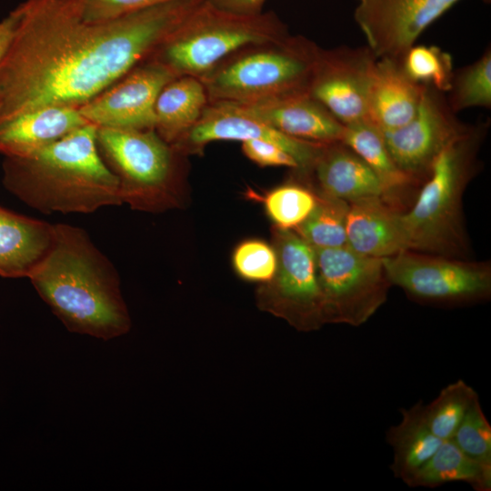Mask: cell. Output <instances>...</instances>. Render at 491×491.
Segmentation results:
<instances>
[{
  "label": "cell",
  "instance_id": "d4e9b609",
  "mask_svg": "<svg viewBox=\"0 0 491 491\" xmlns=\"http://www.w3.org/2000/svg\"><path fill=\"white\" fill-rule=\"evenodd\" d=\"M464 482L476 491L491 490V466L466 455L452 439L436 451L405 482L410 487H437Z\"/></svg>",
  "mask_w": 491,
  "mask_h": 491
},
{
  "label": "cell",
  "instance_id": "603a6c76",
  "mask_svg": "<svg viewBox=\"0 0 491 491\" xmlns=\"http://www.w3.org/2000/svg\"><path fill=\"white\" fill-rule=\"evenodd\" d=\"M208 103L199 78L189 75L174 78L156 98L155 130L172 145L198 122Z\"/></svg>",
  "mask_w": 491,
  "mask_h": 491
},
{
  "label": "cell",
  "instance_id": "1f68e13d",
  "mask_svg": "<svg viewBox=\"0 0 491 491\" xmlns=\"http://www.w3.org/2000/svg\"><path fill=\"white\" fill-rule=\"evenodd\" d=\"M452 440L471 458L491 466V426L479 399L469 408Z\"/></svg>",
  "mask_w": 491,
  "mask_h": 491
},
{
  "label": "cell",
  "instance_id": "e575fe53",
  "mask_svg": "<svg viewBox=\"0 0 491 491\" xmlns=\"http://www.w3.org/2000/svg\"><path fill=\"white\" fill-rule=\"evenodd\" d=\"M213 6L232 14L255 15L262 13L266 0H205Z\"/></svg>",
  "mask_w": 491,
  "mask_h": 491
},
{
  "label": "cell",
  "instance_id": "6da1fadb",
  "mask_svg": "<svg viewBox=\"0 0 491 491\" xmlns=\"http://www.w3.org/2000/svg\"><path fill=\"white\" fill-rule=\"evenodd\" d=\"M202 0L89 22L82 0H26L0 63V123L45 106L80 107L150 60Z\"/></svg>",
  "mask_w": 491,
  "mask_h": 491
},
{
  "label": "cell",
  "instance_id": "8fae6325",
  "mask_svg": "<svg viewBox=\"0 0 491 491\" xmlns=\"http://www.w3.org/2000/svg\"><path fill=\"white\" fill-rule=\"evenodd\" d=\"M456 115L444 93L424 85L415 116L397 129L383 132L398 167L419 182L425 181L437 155L469 126Z\"/></svg>",
  "mask_w": 491,
  "mask_h": 491
},
{
  "label": "cell",
  "instance_id": "4fadbf2b",
  "mask_svg": "<svg viewBox=\"0 0 491 491\" xmlns=\"http://www.w3.org/2000/svg\"><path fill=\"white\" fill-rule=\"evenodd\" d=\"M354 18L376 58L402 62L418 36L460 0H356Z\"/></svg>",
  "mask_w": 491,
  "mask_h": 491
},
{
  "label": "cell",
  "instance_id": "7c38bea8",
  "mask_svg": "<svg viewBox=\"0 0 491 491\" xmlns=\"http://www.w3.org/2000/svg\"><path fill=\"white\" fill-rule=\"evenodd\" d=\"M376 59L367 46L320 48L309 95L344 125L367 120Z\"/></svg>",
  "mask_w": 491,
  "mask_h": 491
},
{
  "label": "cell",
  "instance_id": "d6a6232c",
  "mask_svg": "<svg viewBox=\"0 0 491 491\" xmlns=\"http://www.w3.org/2000/svg\"><path fill=\"white\" fill-rule=\"evenodd\" d=\"M177 0H82V16L95 22Z\"/></svg>",
  "mask_w": 491,
  "mask_h": 491
},
{
  "label": "cell",
  "instance_id": "30bf717a",
  "mask_svg": "<svg viewBox=\"0 0 491 491\" xmlns=\"http://www.w3.org/2000/svg\"><path fill=\"white\" fill-rule=\"evenodd\" d=\"M277 269L269 288V309L301 331L324 325L315 249L295 231L276 230Z\"/></svg>",
  "mask_w": 491,
  "mask_h": 491
},
{
  "label": "cell",
  "instance_id": "83f0119b",
  "mask_svg": "<svg viewBox=\"0 0 491 491\" xmlns=\"http://www.w3.org/2000/svg\"><path fill=\"white\" fill-rule=\"evenodd\" d=\"M446 97L454 113L471 107H491V50L474 63L454 71Z\"/></svg>",
  "mask_w": 491,
  "mask_h": 491
},
{
  "label": "cell",
  "instance_id": "836d02e7",
  "mask_svg": "<svg viewBox=\"0 0 491 491\" xmlns=\"http://www.w3.org/2000/svg\"><path fill=\"white\" fill-rule=\"evenodd\" d=\"M245 155L261 166H286L296 171V159L280 145L266 140H246L242 142Z\"/></svg>",
  "mask_w": 491,
  "mask_h": 491
},
{
  "label": "cell",
  "instance_id": "e0dca14e",
  "mask_svg": "<svg viewBox=\"0 0 491 491\" xmlns=\"http://www.w3.org/2000/svg\"><path fill=\"white\" fill-rule=\"evenodd\" d=\"M399 211L381 197L349 204L346 220L347 246L377 258L409 250V240Z\"/></svg>",
  "mask_w": 491,
  "mask_h": 491
},
{
  "label": "cell",
  "instance_id": "277c9868",
  "mask_svg": "<svg viewBox=\"0 0 491 491\" xmlns=\"http://www.w3.org/2000/svg\"><path fill=\"white\" fill-rule=\"evenodd\" d=\"M485 123L469 125L434 161L413 205L402 213L409 250L465 258L468 243L463 222L464 192L478 171Z\"/></svg>",
  "mask_w": 491,
  "mask_h": 491
},
{
  "label": "cell",
  "instance_id": "9a60e30c",
  "mask_svg": "<svg viewBox=\"0 0 491 491\" xmlns=\"http://www.w3.org/2000/svg\"><path fill=\"white\" fill-rule=\"evenodd\" d=\"M266 140L287 151L298 171L308 176L325 144L291 137L229 102H209L198 122L172 146L178 153H195L214 141Z\"/></svg>",
  "mask_w": 491,
  "mask_h": 491
},
{
  "label": "cell",
  "instance_id": "cb8c5ba5",
  "mask_svg": "<svg viewBox=\"0 0 491 491\" xmlns=\"http://www.w3.org/2000/svg\"><path fill=\"white\" fill-rule=\"evenodd\" d=\"M419 401L401 409V421L386 432V440L393 451V475L406 482L439 447L442 440L429 429Z\"/></svg>",
  "mask_w": 491,
  "mask_h": 491
},
{
  "label": "cell",
  "instance_id": "5bb4252c",
  "mask_svg": "<svg viewBox=\"0 0 491 491\" xmlns=\"http://www.w3.org/2000/svg\"><path fill=\"white\" fill-rule=\"evenodd\" d=\"M177 76L162 63L150 59L78 107L97 127L155 129V105L162 88Z\"/></svg>",
  "mask_w": 491,
  "mask_h": 491
},
{
  "label": "cell",
  "instance_id": "9c48e42d",
  "mask_svg": "<svg viewBox=\"0 0 491 491\" xmlns=\"http://www.w3.org/2000/svg\"><path fill=\"white\" fill-rule=\"evenodd\" d=\"M315 251L324 323L351 326L366 323L386 303L391 286L382 258L348 246Z\"/></svg>",
  "mask_w": 491,
  "mask_h": 491
},
{
  "label": "cell",
  "instance_id": "3957f363",
  "mask_svg": "<svg viewBox=\"0 0 491 491\" xmlns=\"http://www.w3.org/2000/svg\"><path fill=\"white\" fill-rule=\"evenodd\" d=\"M97 126L88 123L25 157H6L4 184L43 214H91L122 204L116 176L103 160Z\"/></svg>",
  "mask_w": 491,
  "mask_h": 491
},
{
  "label": "cell",
  "instance_id": "484cf974",
  "mask_svg": "<svg viewBox=\"0 0 491 491\" xmlns=\"http://www.w3.org/2000/svg\"><path fill=\"white\" fill-rule=\"evenodd\" d=\"M349 203L317 193V202L306 220L294 230L313 248L347 246Z\"/></svg>",
  "mask_w": 491,
  "mask_h": 491
},
{
  "label": "cell",
  "instance_id": "ba28073f",
  "mask_svg": "<svg viewBox=\"0 0 491 491\" xmlns=\"http://www.w3.org/2000/svg\"><path fill=\"white\" fill-rule=\"evenodd\" d=\"M382 263L389 284L421 303L461 305L491 296L488 262L404 250L382 258Z\"/></svg>",
  "mask_w": 491,
  "mask_h": 491
},
{
  "label": "cell",
  "instance_id": "d590c367",
  "mask_svg": "<svg viewBox=\"0 0 491 491\" xmlns=\"http://www.w3.org/2000/svg\"><path fill=\"white\" fill-rule=\"evenodd\" d=\"M18 20L19 15L16 8L11 11L7 16L0 20V63L14 38Z\"/></svg>",
  "mask_w": 491,
  "mask_h": 491
},
{
  "label": "cell",
  "instance_id": "d6986e66",
  "mask_svg": "<svg viewBox=\"0 0 491 491\" xmlns=\"http://www.w3.org/2000/svg\"><path fill=\"white\" fill-rule=\"evenodd\" d=\"M424 84L412 80L402 62L377 58L367 103V120L382 132L406 125L416 115Z\"/></svg>",
  "mask_w": 491,
  "mask_h": 491
},
{
  "label": "cell",
  "instance_id": "52a82bcc",
  "mask_svg": "<svg viewBox=\"0 0 491 491\" xmlns=\"http://www.w3.org/2000/svg\"><path fill=\"white\" fill-rule=\"evenodd\" d=\"M96 142L117 178L122 204L142 210L173 204L178 152L155 129L97 127Z\"/></svg>",
  "mask_w": 491,
  "mask_h": 491
},
{
  "label": "cell",
  "instance_id": "ac0fdd59",
  "mask_svg": "<svg viewBox=\"0 0 491 491\" xmlns=\"http://www.w3.org/2000/svg\"><path fill=\"white\" fill-rule=\"evenodd\" d=\"M88 122L77 107L52 105L0 123V153L25 157L60 140Z\"/></svg>",
  "mask_w": 491,
  "mask_h": 491
},
{
  "label": "cell",
  "instance_id": "f1b7e54d",
  "mask_svg": "<svg viewBox=\"0 0 491 491\" xmlns=\"http://www.w3.org/2000/svg\"><path fill=\"white\" fill-rule=\"evenodd\" d=\"M402 66L414 81L447 93L454 75L452 55L436 45H414L405 55Z\"/></svg>",
  "mask_w": 491,
  "mask_h": 491
},
{
  "label": "cell",
  "instance_id": "7a4b0ae2",
  "mask_svg": "<svg viewBox=\"0 0 491 491\" xmlns=\"http://www.w3.org/2000/svg\"><path fill=\"white\" fill-rule=\"evenodd\" d=\"M27 278L71 332L110 340L131 327L117 271L78 226L55 224L52 246Z\"/></svg>",
  "mask_w": 491,
  "mask_h": 491
},
{
  "label": "cell",
  "instance_id": "ffe728a7",
  "mask_svg": "<svg viewBox=\"0 0 491 491\" xmlns=\"http://www.w3.org/2000/svg\"><path fill=\"white\" fill-rule=\"evenodd\" d=\"M320 194L352 203L383 198L382 185L365 161L342 141L325 144L308 176Z\"/></svg>",
  "mask_w": 491,
  "mask_h": 491
},
{
  "label": "cell",
  "instance_id": "2e32d148",
  "mask_svg": "<svg viewBox=\"0 0 491 491\" xmlns=\"http://www.w3.org/2000/svg\"><path fill=\"white\" fill-rule=\"evenodd\" d=\"M232 104L294 138L328 144L343 136L345 125L308 92Z\"/></svg>",
  "mask_w": 491,
  "mask_h": 491
},
{
  "label": "cell",
  "instance_id": "f546056e",
  "mask_svg": "<svg viewBox=\"0 0 491 491\" xmlns=\"http://www.w3.org/2000/svg\"><path fill=\"white\" fill-rule=\"evenodd\" d=\"M316 202L317 194L296 184L277 186L264 199L266 212L276 228L289 230H294L306 220Z\"/></svg>",
  "mask_w": 491,
  "mask_h": 491
},
{
  "label": "cell",
  "instance_id": "5b68a950",
  "mask_svg": "<svg viewBox=\"0 0 491 491\" xmlns=\"http://www.w3.org/2000/svg\"><path fill=\"white\" fill-rule=\"evenodd\" d=\"M320 48L289 34L235 52L199 79L209 102L248 103L306 93Z\"/></svg>",
  "mask_w": 491,
  "mask_h": 491
},
{
  "label": "cell",
  "instance_id": "44dd1931",
  "mask_svg": "<svg viewBox=\"0 0 491 491\" xmlns=\"http://www.w3.org/2000/svg\"><path fill=\"white\" fill-rule=\"evenodd\" d=\"M341 141L371 168L383 188V200L394 208L403 207L421 183L396 164L386 145L383 132L369 120L345 125Z\"/></svg>",
  "mask_w": 491,
  "mask_h": 491
},
{
  "label": "cell",
  "instance_id": "4dcf8cb0",
  "mask_svg": "<svg viewBox=\"0 0 491 491\" xmlns=\"http://www.w3.org/2000/svg\"><path fill=\"white\" fill-rule=\"evenodd\" d=\"M232 265L244 280L256 283L271 282L277 269L275 247L259 239H248L234 250Z\"/></svg>",
  "mask_w": 491,
  "mask_h": 491
},
{
  "label": "cell",
  "instance_id": "8992f818",
  "mask_svg": "<svg viewBox=\"0 0 491 491\" xmlns=\"http://www.w3.org/2000/svg\"><path fill=\"white\" fill-rule=\"evenodd\" d=\"M288 35L286 25L274 13L241 15L202 0L151 59L175 76L201 78L235 52Z\"/></svg>",
  "mask_w": 491,
  "mask_h": 491
},
{
  "label": "cell",
  "instance_id": "4316f807",
  "mask_svg": "<svg viewBox=\"0 0 491 491\" xmlns=\"http://www.w3.org/2000/svg\"><path fill=\"white\" fill-rule=\"evenodd\" d=\"M477 399L476 390L461 379L447 385L430 404L423 406L429 429L442 441L452 439L466 414Z\"/></svg>",
  "mask_w": 491,
  "mask_h": 491
},
{
  "label": "cell",
  "instance_id": "7402d4cb",
  "mask_svg": "<svg viewBox=\"0 0 491 491\" xmlns=\"http://www.w3.org/2000/svg\"><path fill=\"white\" fill-rule=\"evenodd\" d=\"M55 224L0 207V276L27 277L52 246Z\"/></svg>",
  "mask_w": 491,
  "mask_h": 491
}]
</instances>
